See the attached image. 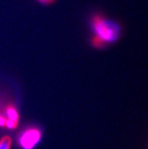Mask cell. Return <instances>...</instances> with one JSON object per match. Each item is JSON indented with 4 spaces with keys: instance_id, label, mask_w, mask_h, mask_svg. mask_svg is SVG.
Listing matches in <instances>:
<instances>
[{
    "instance_id": "cell-3",
    "label": "cell",
    "mask_w": 148,
    "mask_h": 149,
    "mask_svg": "<svg viewBox=\"0 0 148 149\" xmlns=\"http://www.w3.org/2000/svg\"><path fill=\"white\" fill-rule=\"evenodd\" d=\"M6 114L8 116V119L13 121L14 123H15L16 124L18 123L19 115L16 109L14 108L13 106L9 105L7 109H6Z\"/></svg>"
},
{
    "instance_id": "cell-6",
    "label": "cell",
    "mask_w": 148,
    "mask_h": 149,
    "mask_svg": "<svg viewBox=\"0 0 148 149\" xmlns=\"http://www.w3.org/2000/svg\"><path fill=\"white\" fill-rule=\"evenodd\" d=\"M17 126V124H16L15 123H14L13 121L10 120L8 119H6V123H5V127H6L7 128L11 129V130H13V129L16 128Z\"/></svg>"
},
{
    "instance_id": "cell-2",
    "label": "cell",
    "mask_w": 148,
    "mask_h": 149,
    "mask_svg": "<svg viewBox=\"0 0 148 149\" xmlns=\"http://www.w3.org/2000/svg\"><path fill=\"white\" fill-rule=\"evenodd\" d=\"M41 132L39 130L29 129L21 135L19 142L24 149H32L39 142Z\"/></svg>"
},
{
    "instance_id": "cell-7",
    "label": "cell",
    "mask_w": 148,
    "mask_h": 149,
    "mask_svg": "<svg viewBox=\"0 0 148 149\" xmlns=\"http://www.w3.org/2000/svg\"><path fill=\"white\" fill-rule=\"evenodd\" d=\"M6 119L3 116L0 115V127H5V123H6Z\"/></svg>"
},
{
    "instance_id": "cell-4",
    "label": "cell",
    "mask_w": 148,
    "mask_h": 149,
    "mask_svg": "<svg viewBox=\"0 0 148 149\" xmlns=\"http://www.w3.org/2000/svg\"><path fill=\"white\" fill-rule=\"evenodd\" d=\"M11 146V139L9 136H6L0 140V149H10Z\"/></svg>"
},
{
    "instance_id": "cell-5",
    "label": "cell",
    "mask_w": 148,
    "mask_h": 149,
    "mask_svg": "<svg viewBox=\"0 0 148 149\" xmlns=\"http://www.w3.org/2000/svg\"><path fill=\"white\" fill-rule=\"evenodd\" d=\"M92 44L94 45V47H98V48H101L102 46H104V42L101 40H100L99 38L97 37L96 36H94V37L93 38V40H92Z\"/></svg>"
},
{
    "instance_id": "cell-1",
    "label": "cell",
    "mask_w": 148,
    "mask_h": 149,
    "mask_svg": "<svg viewBox=\"0 0 148 149\" xmlns=\"http://www.w3.org/2000/svg\"><path fill=\"white\" fill-rule=\"evenodd\" d=\"M92 25L95 36L104 43L116 41L120 36V30L119 25L116 23L107 21L101 15H95L93 17Z\"/></svg>"
}]
</instances>
